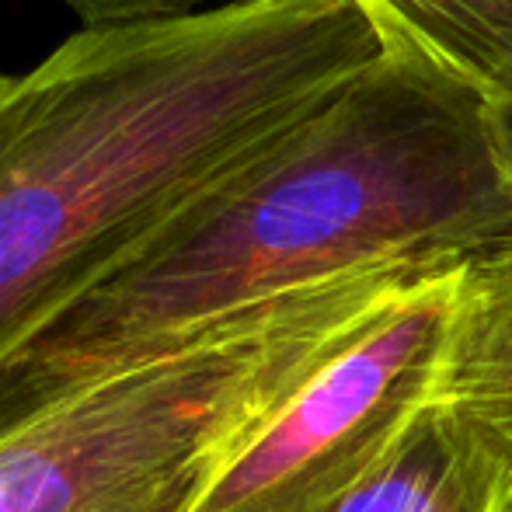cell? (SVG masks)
<instances>
[{
	"instance_id": "7a4b0ae2",
	"label": "cell",
	"mask_w": 512,
	"mask_h": 512,
	"mask_svg": "<svg viewBox=\"0 0 512 512\" xmlns=\"http://www.w3.org/2000/svg\"><path fill=\"white\" fill-rule=\"evenodd\" d=\"M356 0L84 25L0 91V359L384 56Z\"/></svg>"
},
{
	"instance_id": "52a82bcc",
	"label": "cell",
	"mask_w": 512,
	"mask_h": 512,
	"mask_svg": "<svg viewBox=\"0 0 512 512\" xmlns=\"http://www.w3.org/2000/svg\"><path fill=\"white\" fill-rule=\"evenodd\" d=\"M384 49L492 98L512 88V0H356Z\"/></svg>"
},
{
	"instance_id": "5b68a950",
	"label": "cell",
	"mask_w": 512,
	"mask_h": 512,
	"mask_svg": "<svg viewBox=\"0 0 512 512\" xmlns=\"http://www.w3.org/2000/svg\"><path fill=\"white\" fill-rule=\"evenodd\" d=\"M432 401L499 467L512 506V237L457 269Z\"/></svg>"
},
{
	"instance_id": "8992f818",
	"label": "cell",
	"mask_w": 512,
	"mask_h": 512,
	"mask_svg": "<svg viewBox=\"0 0 512 512\" xmlns=\"http://www.w3.org/2000/svg\"><path fill=\"white\" fill-rule=\"evenodd\" d=\"M502 474L443 405L429 401L384 460L321 512H502Z\"/></svg>"
},
{
	"instance_id": "ba28073f",
	"label": "cell",
	"mask_w": 512,
	"mask_h": 512,
	"mask_svg": "<svg viewBox=\"0 0 512 512\" xmlns=\"http://www.w3.org/2000/svg\"><path fill=\"white\" fill-rule=\"evenodd\" d=\"M84 25H119V21L175 18L203 11L206 0H63Z\"/></svg>"
},
{
	"instance_id": "277c9868",
	"label": "cell",
	"mask_w": 512,
	"mask_h": 512,
	"mask_svg": "<svg viewBox=\"0 0 512 512\" xmlns=\"http://www.w3.org/2000/svg\"><path fill=\"white\" fill-rule=\"evenodd\" d=\"M457 269L387 300L251 432L192 512H321L359 485L436 394Z\"/></svg>"
},
{
	"instance_id": "6da1fadb",
	"label": "cell",
	"mask_w": 512,
	"mask_h": 512,
	"mask_svg": "<svg viewBox=\"0 0 512 512\" xmlns=\"http://www.w3.org/2000/svg\"><path fill=\"white\" fill-rule=\"evenodd\" d=\"M509 237L512 185L485 98L387 49L0 359V436L237 310L380 272L457 269Z\"/></svg>"
},
{
	"instance_id": "9c48e42d",
	"label": "cell",
	"mask_w": 512,
	"mask_h": 512,
	"mask_svg": "<svg viewBox=\"0 0 512 512\" xmlns=\"http://www.w3.org/2000/svg\"><path fill=\"white\" fill-rule=\"evenodd\" d=\"M485 126L495 150V161H499L502 175L512 185V88L485 98Z\"/></svg>"
},
{
	"instance_id": "3957f363",
	"label": "cell",
	"mask_w": 512,
	"mask_h": 512,
	"mask_svg": "<svg viewBox=\"0 0 512 512\" xmlns=\"http://www.w3.org/2000/svg\"><path fill=\"white\" fill-rule=\"evenodd\" d=\"M425 276L380 272L237 310L4 432L0 512H192L251 432Z\"/></svg>"
},
{
	"instance_id": "8fae6325",
	"label": "cell",
	"mask_w": 512,
	"mask_h": 512,
	"mask_svg": "<svg viewBox=\"0 0 512 512\" xmlns=\"http://www.w3.org/2000/svg\"><path fill=\"white\" fill-rule=\"evenodd\" d=\"M502 512H512V509H502Z\"/></svg>"
},
{
	"instance_id": "30bf717a",
	"label": "cell",
	"mask_w": 512,
	"mask_h": 512,
	"mask_svg": "<svg viewBox=\"0 0 512 512\" xmlns=\"http://www.w3.org/2000/svg\"><path fill=\"white\" fill-rule=\"evenodd\" d=\"M7 81H11V74H4V70H0V91L7 88Z\"/></svg>"
}]
</instances>
